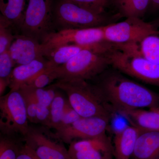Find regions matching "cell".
I'll list each match as a JSON object with an SVG mask.
<instances>
[{
	"instance_id": "6da1fadb",
	"label": "cell",
	"mask_w": 159,
	"mask_h": 159,
	"mask_svg": "<svg viewBox=\"0 0 159 159\" xmlns=\"http://www.w3.org/2000/svg\"><path fill=\"white\" fill-rule=\"evenodd\" d=\"M97 77L98 81L93 84L95 88L114 113L159 107V94L129 79L117 70H107Z\"/></svg>"
},
{
	"instance_id": "7a4b0ae2",
	"label": "cell",
	"mask_w": 159,
	"mask_h": 159,
	"mask_svg": "<svg viewBox=\"0 0 159 159\" xmlns=\"http://www.w3.org/2000/svg\"><path fill=\"white\" fill-rule=\"evenodd\" d=\"M139 44H114L108 52L111 66L123 74L159 87V64L142 55Z\"/></svg>"
},
{
	"instance_id": "3957f363",
	"label": "cell",
	"mask_w": 159,
	"mask_h": 159,
	"mask_svg": "<svg viewBox=\"0 0 159 159\" xmlns=\"http://www.w3.org/2000/svg\"><path fill=\"white\" fill-rule=\"evenodd\" d=\"M52 85L66 93L71 107L81 117H100L111 119L115 114L103 101L94 84L87 80H59Z\"/></svg>"
},
{
	"instance_id": "277c9868",
	"label": "cell",
	"mask_w": 159,
	"mask_h": 159,
	"mask_svg": "<svg viewBox=\"0 0 159 159\" xmlns=\"http://www.w3.org/2000/svg\"><path fill=\"white\" fill-rule=\"evenodd\" d=\"M112 44L106 42L97 47L83 49L63 65L57 67V80L95 79L111 64L108 52Z\"/></svg>"
},
{
	"instance_id": "5b68a950",
	"label": "cell",
	"mask_w": 159,
	"mask_h": 159,
	"mask_svg": "<svg viewBox=\"0 0 159 159\" xmlns=\"http://www.w3.org/2000/svg\"><path fill=\"white\" fill-rule=\"evenodd\" d=\"M113 18L68 0H55L54 3L53 25L55 31L102 27L113 23Z\"/></svg>"
},
{
	"instance_id": "8992f818",
	"label": "cell",
	"mask_w": 159,
	"mask_h": 159,
	"mask_svg": "<svg viewBox=\"0 0 159 159\" xmlns=\"http://www.w3.org/2000/svg\"><path fill=\"white\" fill-rule=\"evenodd\" d=\"M0 129L1 134L24 138L30 126L22 93L18 89H10L0 97Z\"/></svg>"
},
{
	"instance_id": "52a82bcc",
	"label": "cell",
	"mask_w": 159,
	"mask_h": 159,
	"mask_svg": "<svg viewBox=\"0 0 159 159\" xmlns=\"http://www.w3.org/2000/svg\"><path fill=\"white\" fill-rule=\"evenodd\" d=\"M55 0H28L19 29L20 34L32 38L41 43L55 32L53 11Z\"/></svg>"
},
{
	"instance_id": "ba28073f",
	"label": "cell",
	"mask_w": 159,
	"mask_h": 159,
	"mask_svg": "<svg viewBox=\"0 0 159 159\" xmlns=\"http://www.w3.org/2000/svg\"><path fill=\"white\" fill-rule=\"evenodd\" d=\"M103 31L105 40L116 44L140 43L148 35L159 34L152 23L137 17L127 18L123 21L104 26Z\"/></svg>"
},
{
	"instance_id": "9c48e42d",
	"label": "cell",
	"mask_w": 159,
	"mask_h": 159,
	"mask_svg": "<svg viewBox=\"0 0 159 159\" xmlns=\"http://www.w3.org/2000/svg\"><path fill=\"white\" fill-rule=\"evenodd\" d=\"M48 129L30 126L23 141L40 159H70L68 150Z\"/></svg>"
},
{
	"instance_id": "30bf717a",
	"label": "cell",
	"mask_w": 159,
	"mask_h": 159,
	"mask_svg": "<svg viewBox=\"0 0 159 159\" xmlns=\"http://www.w3.org/2000/svg\"><path fill=\"white\" fill-rule=\"evenodd\" d=\"M103 27L55 31L49 34L42 43L44 50L64 44L96 47L106 41L104 38Z\"/></svg>"
},
{
	"instance_id": "8fae6325",
	"label": "cell",
	"mask_w": 159,
	"mask_h": 159,
	"mask_svg": "<svg viewBox=\"0 0 159 159\" xmlns=\"http://www.w3.org/2000/svg\"><path fill=\"white\" fill-rule=\"evenodd\" d=\"M110 120L100 117H81L69 126L55 131L54 135L67 144L75 140L96 138L106 134Z\"/></svg>"
},
{
	"instance_id": "7c38bea8",
	"label": "cell",
	"mask_w": 159,
	"mask_h": 159,
	"mask_svg": "<svg viewBox=\"0 0 159 159\" xmlns=\"http://www.w3.org/2000/svg\"><path fill=\"white\" fill-rule=\"evenodd\" d=\"M16 66L25 64L44 57V48L42 43L21 34H16L9 50Z\"/></svg>"
},
{
	"instance_id": "4fadbf2b",
	"label": "cell",
	"mask_w": 159,
	"mask_h": 159,
	"mask_svg": "<svg viewBox=\"0 0 159 159\" xmlns=\"http://www.w3.org/2000/svg\"><path fill=\"white\" fill-rule=\"evenodd\" d=\"M49 67L48 61L44 57L16 66L9 78V87L10 89H18Z\"/></svg>"
},
{
	"instance_id": "5bb4252c",
	"label": "cell",
	"mask_w": 159,
	"mask_h": 159,
	"mask_svg": "<svg viewBox=\"0 0 159 159\" xmlns=\"http://www.w3.org/2000/svg\"><path fill=\"white\" fill-rule=\"evenodd\" d=\"M141 130L128 125L115 133L114 157L116 159H130L133 154Z\"/></svg>"
},
{
	"instance_id": "9a60e30c",
	"label": "cell",
	"mask_w": 159,
	"mask_h": 159,
	"mask_svg": "<svg viewBox=\"0 0 159 159\" xmlns=\"http://www.w3.org/2000/svg\"><path fill=\"white\" fill-rule=\"evenodd\" d=\"M132 159H159V131L141 130Z\"/></svg>"
},
{
	"instance_id": "2e32d148",
	"label": "cell",
	"mask_w": 159,
	"mask_h": 159,
	"mask_svg": "<svg viewBox=\"0 0 159 159\" xmlns=\"http://www.w3.org/2000/svg\"><path fill=\"white\" fill-rule=\"evenodd\" d=\"M118 114L125 117L131 125L141 130L159 131V114L153 110L136 109Z\"/></svg>"
},
{
	"instance_id": "e0dca14e",
	"label": "cell",
	"mask_w": 159,
	"mask_h": 159,
	"mask_svg": "<svg viewBox=\"0 0 159 159\" xmlns=\"http://www.w3.org/2000/svg\"><path fill=\"white\" fill-rule=\"evenodd\" d=\"M90 48L93 47H83L75 44L61 45L45 49L44 57L48 60L50 66L55 67L65 64L80 51Z\"/></svg>"
},
{
	"instance_id": "ac0fdd59",
	"label": "cell",
	"mask_w": 159,
	"mask_h": 159,
	"mask_svg": "<svg viewBox=\"0 0 159 159\" xmlns=\"http://www.w3.org/2000/svg\"><path fill=\"white\" fill-rule=\"evenodd\" d=\"M26 0H0L1 14L11 23L17 34L25 11Z\"/></svg>"
},
{
	"instance_id": "d6986e66",
	"label": "cell",
	"mask_w": 159,
	"mask_h": 159,
	"mask_svg": "<svg viewBox=\"0 0 159 159\" xmlns=\"http://www.w3.org/2000/svg\"><path fill=\"white\" fill-rule=\"evenodd\" d=\"M118 16L142 18L150 5V0H111Z\"/></svg>"
},
{
	"instance_id": "ffe728a7",
	"label": "cell",
	"mask_w": 159,
	"mask_h": 159,
	"mask_svg": "<svg viewBox=\"0 0 159 159\" xmlns=\"http://www.w3.org/2000/svg\"><path fill=\"white\" fill-rule=\"evenodd\" d=\"M99 149L114 153L113 145L106 134L92 139L75 140L70 144L68 152Z\"/></svg>"
},
{
	"instance_id": "44dd1931",
	"label": "cell",
	"mask_w": 159,
	"mask_h": 159,
	"mask_svg": "<svg viewBox=\"0 0 159 159\" xmlns=\"http://www.w3.org/2000/svg\"><path fill=\"white\" fill-rule=\"evenodd\" d=\"M158 34L148 35L139 44L140 52L152 62L159 64V36Z\"/></svg>"
},
{
	"instance_id": "7402d4cb",
	"label": "cell",
	"mask_w": 159,
	"mask_h": 159,
	"mask_svg": "<svg viewBox=\"0 0 159 159\" xmlns=\"http://www.w3.org/2000/svg\"><path fill=\"white\" fill-rule=\"evenodd\" d=\"M66 100L57 89L54 100L50 107L51 118L50 129H53L57 130L59 128L64 112Z\"/></svg>"
},
{
	"instance_id": "603a6c76",
	"label": "cell",
	"mask_w": 159,
	"mask_h": 159,
	"mask_svg": "<svg viewBox=\"0 0 159 159\" xmlns=\"http://www.w3.org/2000/svg\"><path fill=\"white\" fill-rule=\"evenodd\" d=\"M16 34L11 23L0 14V54L9 51Z\"/></svg>"
},
{
	"instance_id": "cb8c5ba5",
	"label": "cell",
	"mask_w": 159,
	"mask_h": 159,
	"mask_svg": "<svg viewBox=\"0 0 159 159\" xmlns=\"http://www.w3.org/2000/svg\"><path fill=\"white\" fill-rule=\"evenodd\" d=\"M20 145L16 137L1 134L0 159H17Z\"/></svg>"
},
{
	"instance_id": "d4e9b609",
	"label": "cell",
	"mask_w": 159,
	"mask_h": 159,
	"mask_svg": "<svg viewBox=\"0 0 159 159\" xmlns=\"http://www.w3.org/2000/svg\"><path fill=\"white\" fill-rule=\"evenodd\" d=\"M21 87L26 89L31 94L38 104L50 107L56 95L57 88L53 85L47 88L33 89L25 85Z\"/></svg>"
},
{
	"instance_id": "484cf974",
	"label": "cell",
	"mask_w": 159,
	"mask_h": 159,
	"mask_svg": "<svg viewBox=\"0 0 159 159\" xmlns=\"http://www.w3.org/2000/svg\"><path fill=\"white\" fill-rule=\"evenodd\" d=\"M57 67H49L24 85L33 89L44 88L55 80H58Z\"/></svg>"
},
{
	"instance_id": "4316f807",
	"label": "cell",
	"mask_w": 159,
	"mask_h": 159,
	"mask_svg": "<svg viewBox=\"0 0 159 159\" xmlns=\"http://www.w3.org/2000/svg\"><path fill=\"white\" fill-rule=\"evenodd\" d=\"M71 159H113V152L99 149L68 152Z\"/></svg>"
},
{
	"instance_id": "83f0119b",
	"label": "cell",
	"mask_w": 159,
	"mask_h": 159,
	"mask_svg": "<svg viewBox=\"0 0 159 159\" xmlns=\"http://www.w3.org/2000/svg\"><path fill=\"white\" fill-rule=\"evenodd\" d=\"M15 66L9 51L0 54V79L9 83V78Z\"/></svg>"
},
{
	"instance_id": "f1b7e54d",
	"label": "cell",
	"mask_w": 159,
	"mask_h": 159,
	"mask_svg": "<svg viewBox=\"0 0 159 159\" xmlns=\"http://www.w3.org/2000/svg\"><path fill=\"white\" fill-rule=\"evenodd\" d=\"M82 7L92 9L99 13H105L111 0H68Z\"/></svg>"
},
{
	"instance_id": "f546056e",
	"label": "cell",
	"mask_w": 159,
	"mask_h": 159,
	"mask_svg": "<svg viewBox=\"0 0 159 159\" xmlns=\"http://www.w3.org/2000/svg\"><path fill=\"white\" fill-rule=\"evenodd\" d=\"M25 99L26 110L29 122L37 124L36 114H37L38 103L34 97L22 87L19 89Z\"/></svg>"
},
{
	"instance_id": "4dcf8cb0",
	"label": "cell",
	"mask_w": 159,
	"mask_h": 159,
	"mask_svg": "<svg viewBox=\"0 0 159 159\" xmlns=\"http://www.w3.org/2000/svg\"><path fill=\"white\" fill-rule=\"evenodd\" d=\"M80 118L81 117L71 107L70 104L69 103L68 100L67 99L61 123L59 128L57 130L69 126L80 119Z\"/></svg>"
},
{
	"instance_id": "1f68e13d",
	"label": "cell",
	"mask_w": 159,
	"mask_h": 159,
	"mask_svg": "<svg viewBox=\"0 0 159 159\" xmlns=\"http://www.w3.org/2000/svg\"><path fill=\"white\" fill-rule=\"evenodd\" d=\"M37 124H40L50 129L51 118L50 107L38 103L36 114Z\"/></svg>"
},
{
	"instance_id": "d6a6232c",
	"label": "cell",
	"mask_w": 159,
	"mask_h": 159,
	"mask_svg": "<svg viewBox=\"0 0 159 159\" xmlns=\"http://www.w3.org/2000/svg\"><path fill=\"white\" fill-rule=\"evenodd\" d=\"M17 159H40L25 143L21 144Z\"/></svg>"
},
{
	"instance_id": "836d02e7",
	"label": "cell",
	"mask_w": 159,
	"mask_h": 159,
	"mask_svg": "<svg viewBox=\"0 0 159 159\" xmlns=\"http://www.w3.org/2000/svg\"><path fill=\"white\" fill-rule=\"evenodd\" d=\"M9 82L7 80L0 79V95L1 97L3 96L4 92L6 90V88L9 87Z\"/></svg>"
},
{
	"instance_id": "e575fe53",
	"label": "cell",
	"mask_w": 159,
	"mask_h": 159,
	"mask_svg": "<svg viewBox=\"0 0 159 159\" xmlns=\"http://www.w3.org/2000/svg\"><path fill=\"white\" fill-rule=\"evenodd\" d=\"M149 8L153 11L159 9V0H150Z\"/></svg>"
},
{
	"instance_id": "d590c367",
	"label": "cell",
	"mask_w": 159,
	"mask_h": 159,
	"mask_svg": "<svg viewBox=\"0 0 159 159\" xmlns=\"http://www.w3.org/2000/svg\"><path fill=\"white\" fill-rule=\"evenodd\" d=\"M152 25L155 26L156 27L157 26L159 25V19L157 20L153 21V22H152Z\"/></svg>"
},
{
	"instance_id": "8d00e7d4",
	"label": "cell",
	"mask_w": 159,
	"mask_h": 159,
	"mask_svg": "<svg viewBox=\"0 0 159 159\" xmlns=\"http://www.w3.org/2000/svg\"><path fill=\"white\" fill-rule=\"evenodd\" d=\"M149 109L153 110L157 112L159 114V107H153V108Z\"/></svg>"
},
{
	"instance_id": "74e56055",
	"label": "cell",
	"mask_w": 159,
	"mask_h": 159,
	"mask_svg": "<svg viewBox=\"0 0 159 159\" xmlns=\"http://www.w3.org/2000/svg\"></svg>"
}]
</instances>
